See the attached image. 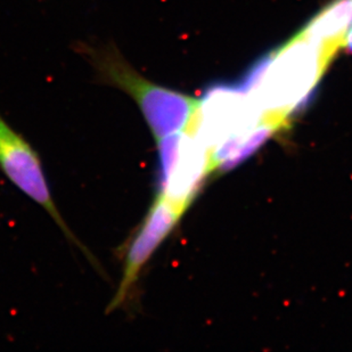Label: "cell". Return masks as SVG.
<instances>
[{
    "label": "cell",
    "mask_w": 352,
    "mask_h": 352,
    "mask_svg": "<svg viewBox=\"0 0 352 352\" xmlns=\"http://www.w3.org/2000/svg\"><path fill=\"white\" fill-rule=\"evenodd\" d=\"M78 52L93 67L98 82L133 98L157 142L192 126L199 100L144 77L116 43H80Z\"/></svg>",
    "instance_id": "6da1fadb"
},
{
    "label": "cell",
    "mask_w": 352,
    "mask_h": 352,
    "mask_svg": "<svg viewBox=\"0 0 352 352\" xmlns=\"http://www.w3.org/2000/svg\"><path fill=\"white\" fill-rule=\"evenodd\" d=\"M334 55L302 32L273 50L256 85L248 91L263 117L289 126V117L305 107Z\"/></svg>",
    "instance_id": "7a4b0ae2"
},
{
    "label": "cell",
    "mask_w": 352,
    "mask_h": 352,
    "mask_svg": "<svg viewBox=\"0 0 352 352\" xmlns=\"http://www.w3.org/2000/svg\"><path fill=\"white\" fill-rule=\"evenodd\" d=\"M265 117L239 83L216 82L204 90L190 129L209 152L244 140Z\"/></svg>",
    "instance_id": "3957f363"
},
{
    "label": "cell",
    "mask_w": 352,
    "mask_h": 352,
    "mask_svg": "<svg viewBox=\"0 0 352 352\" xmlns=\"http://www.w3.org/2000/svg\"><path fill=\"white\" fill-rule=\"evenodd\" d=\"M157 143V196L185 213L213 173L209 150L190 128Z\"/></svg>",
    "instance_id": "277c9868"
},
{
    "label": "cell",
    "mask_w": 352,
    "mask_h": 352,
    "mask_svg": "<svg viewBox=\"0 0 352 352\" xmlns=\"http://www.w3.org/2000/svg\"><path fill=\"white\" fill-rule=\"evenodd\" d=\"M0 170L7 179L20 190L24 195L39 204L53 218L64 235L72 244L83 253L100 273L102 268L93 254L79 242V239L71 232L63 217L54 202L47 183L43 164L39 155L31 146V144L21 133H17L6 122L0 114Z\"/></svg>",
    "instance_id": "5b68a950"
},
{
    "label": "cell",
    "mask_w": 352,
    "mask_h": 352,
    "mask_svg": "<svg viewBox=\"0 0 352 352\" xmlns=\"http://www.w3.org/2000/svg\"><path fill=\"white\" fill-rule=\"evenodd\" d=\"M184 213L171 203L157 196L136 234L126 246L122 276L107 314L113 313L126 302L136 286L144 267L150 261L160 245L171 234Z\"/></svg>",
    "instance_id": "8992f818"
},
{
    "label": "cell",
    "mask_w": 352,
    "mask_h": 352,
    "mask_svg": "<svg viewBox=\"0 0 352 352\" xmlns=\"http://www.w3.org/2000/svg\"><path fill=\"white\" fill-rule=\"evenodd\" d=\"M352 24V0H333L303 28L307 38L336 56Z\"/></svg>",
    "instance_id": "52a82bcc"
},
{
    "label": "cell",
    "mask_w": 352,
    "mask_h": 352,
    "mask_svg": "<svg viewBox=\"0 0 352 352\" xmlns=\"http://www.w3.org/2000/svg\"><path fill=\"white\" fill-rule=\"evenodd\" d=\"M342 48L348 53H352V25L348 29L346 36H344Z\"/></svg>",
    "instance_id": "ba28073f"
}]
</instances>
